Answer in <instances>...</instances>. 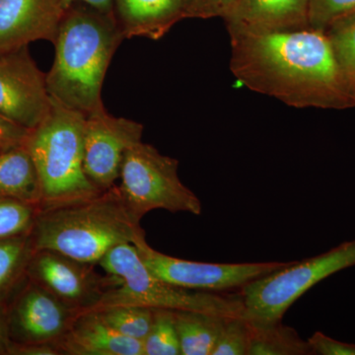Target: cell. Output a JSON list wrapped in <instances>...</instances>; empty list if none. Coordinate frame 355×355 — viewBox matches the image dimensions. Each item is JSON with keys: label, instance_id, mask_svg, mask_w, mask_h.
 I'll use <instances>...</instances> for the list:
<instances>
[{"label": "cell", "instance_id": "1", "mask_svg": "<svg viewBox=\"0 0 355 355\" xmlns=\"http://www.w3.org/2000/svg\"><path fill=\"white\" fill-rule=\"evenodd\" d=\"M229 36L231 71L250 90L294 108H354L326 32L307 27Z\"/></svg>", "mask_w": 355, "mask_h": 355}, {"label": "cell", "instance_id": "2", "mask_svg": "<svg viewBox=\"0 0 355 355\" xmlns=\"http://www.w3.org/2000/svg\"><path fill=\"white\" fill-rule=\"evenodd\" d=\"M125 39L112 14L81 2L70 6L53 43V65L46 73L51 97L85 116L105 109V76Z\"/></svg>", "mask_w": 355, "mask_h": 355}, {"label": "cell", "instance_id": "3", "mask_svg": "<svg viewBox=\"0 0 355 355\" xmlns=\"http://www.w3.org/2000/svg\"><path fill=\"white\" fill-rule=\"evenodd\" d=\"M35 250L83 263H99L119 245L146 239V231L116 184L92 197L40 210L31 233Z\"/></svg>", "mask_w": 355, "mask_h": 355}, {"label": "cell", "instance_id": "4", "mask_svg": "<svg viewBox=\"0 0 355 355\" xmlns=\"http://www.w3.org/2000/svg\"><path fill=\"white\" fill-rule=\"evenodd\" d=\"M85 119V114L51 98L49 114L28 133L25 146L38 171L42 209L101 191L91 183L84 170Z\"/></svg>", "mask_w": 355, "mask_h": 355}, {"label": "cell", "instance_id": "5", "mask_svg": "<svg viewBox=\"0 0 355 355\" xmlns=\"http://www.w3.org/2000/svg\"><path fill=\"white\" fill-rule=\"evenodd\" d=\"M107 275L119 279L92 310L111 306H139L150 309L196 311L222 317H244L239 295L189 291L159 279L144 265L135 245H119L98 263Z\"/></svg>", "mask_w": 355, "mask_h": 355}, {"label": "cell", "instance_id": "6", "mask_svg": "<svg viewBox=\"0 0 355 355\" xmlns=\"http://www.w3.org/2000/svg\"><path fill=\"white\" fill-rule=\"evenodd\" d=\"M179 161L163 155L150 144L128 149L121 166L120 188L125 202L139 220L154 209L202 214V202L178 174Z\"/></svg>", "mask_w": 355, "mask_h": 355}, {"label": "cell", "instance_id": "7", "mask_svg": "<svg viewBox=\"0 0 355 355\" xmlns=\"http://www.w3.org/2000/svg\"><path fill=\"white\" fill-rule=\"evenodd\" d=\"M354 266L355 239L304 261H292L243 287L244 317L261 323L282 321L287 310L313 286Z\"/></svg>", "mask_w": 355, "mask_h": 355}, {"label": "cell", "instance_id": "8", "mask_svg": "<svg viewBox=\"0 0 355 355\" xmlns=\"http://www.w3.org/2000/svg\"><path fill=\"white\" fill-rule=\"evenodd\" d=\"M144 265L159 279L189 291L222 292L243 288L286 268L291 263H216L183 260L168 256L149 246L146 239L135 243Z\"/></svg>", "mask_w": 355, "mask_h": 355}, {"label": "cell", "instance_id": "9", "mask_svg": "<svg viewBox=\"0 0 355 355\" xmlns=\"http://www.w3.org/2000/svg\"><path fill=\"white\" fill-rule=\"evenodd\" d=\"M94 266L51 250H39L33 254L26 275L65 304L85 312L120 282L110 275L102 277Z\"/></svg>", "mask_w": 355, "mask_h": 355}, {"label": "cell", "instance_id": "10", "mask_svg": "<svg viewBox=\"0 0 355 355\" xmlns=\"http://www.w3.org/2000/svg\"><path fill=\"white\" fill-rule=\"evenodd\" d=\"M51 107L46 73L33 60L28 46L0 53V114L31 130Z\"/></svg>", "mask_w": 355, "mask_h": 355}, {"label": "cell", "instance_id": "11", "mask_svg": "<svg viewBox=\"0 0 355 355\" xmlns=\"http://www.w3.org/2000/svg\"><path fill=\"white\" fill-rule=\"evenodd\" d=\"M7 311L13 343L51 345L69 330L83 313L27 277L7 301Z\"/></svg>", "mask_w": 355, "mask_h": 355}, {"label": "cell", "instance_id": "12", "mask_svg": "<svg viewBox=\"0 0 355 355\" xmlns=\"http://www.w3.org/2000/svg\"><path fill=\"white\" fill-rule=\"evenodd\" d=\"M144 125L112 116L106 109L86 116L84 170L91 183L104 191L116 184L128 149L142 141Z\"/></svg>", "mask_w": 355, "mask_h": 355}, {"label": "cell", "instance_id": "13", "mask_svg": "<svg viewBox=\"0 0 355 355\" xmlns=\"http://www.w3.org/2000/svg\"><path fill=\"white\" fill-rule=\"evenodd\" d=\"M65 11L62 0H0V53L40 40L55 43Z\"/></svg>", "mask_w": 355, "mask_h": 355}, {"label": "cell", "instance_id": "14", "mask_svg": "<svg viewBox=\"0 0 355 355\" xmlns=\"http://www.w3.org/2000/svg\"><path fill=\"white\" fill-rule=\"evenodd\" d=\"M310 0H237L224 18L229 35L303 29L309 25Z\"/></svg>", "mask_w": 355, "mask_h": 355}, {"label": "cell", "instance_id": "15", "mask_svg": "<svg viewBox=\"0 0 355 355\" xmlns=\"http://www.w3.org/2000/svg\"><path fill=\"white\" fill-rule=\"evenodd\" d=\"M58 354L144 355L142 342L119 334L95 311H85L53 343Z\"/></svg>", "mask_w": 355, "mask_h": 355}, {"label": "cell", "instance_id": "16", "mask_svg": "<svg viewBox=\"0 0 355 355\" xmlns=\"http://www.w3.org/2000/svg\"><path fill=\"white\" fill-rule=\"evenodd\" d=\"M189 0H114V16L125 39L157 41L187 18Z\"/></svg>", "mask_w": 355, "mask_h": 355}, {"label": "cell", "instance_id": "17", "mask_svg": "<svg viewBox=\"0 0 355 355\" xmlns=\"http://www.w3.org/2000/svg\"><path fill=\"white\" fill-rule=\"evenodd\" d=\"M0 200H15L42 209L41 183L24 144L0 151Z\"/></svg>", "mask_w": 355, "mask_h": 355}, {"label": "cell", "instance_id": "18", "mask_svg": "<svg viewBox=\"0 0 355 355\" xmlns=\"http://www.w3.org/2000/svg\"><path fill=\"white\" fill-rule=\"evenodd\" d=\"M182 355H211L228 317L196 311H174Z\"/></svg>", "mask_w": 355, "mask_h": 355}, {"label": "cell", "instance_id": "19", "mask_svg": "<svg viewBox=\"0 0 355 355\" xmlns=\"http://www.w3.org/2000/svg\"><path fill=\"white\" fill-rule=\"evenodd\" d=\"M248 320V319H247ZM249 322L248 355H312L308 342L282 321L273 323Z\"/></svg>", "mask_w": 355, "mask_h": 355}, {"label": "cell", "instance_id": "20", "mask_svg": "<svg viewBox=\"0 0 355 355\" xmlns=\"http://www.w3.org/2000/svg\"><path fill=\"white\" fill-rule=\"evenodd\" d=\"M35 252L31 234L0 240V303L7 302L24 282Z\"/></svg>", "mask_w": 355, "mask_h": 355}, {"label": "cell", "instance_id": "21", "mask_svg": "<svg viewBox=\"0 0 355 355\" xmlns=\"http://www.w3.org/2000/svg\"><path fill=\"white\" fill-rule=\"evenodd\" d=\"M324 32L355 100V11L335 21Z\"/></svg>", "mask_w": 355, "mask_h": 355}, {"label": "cell", "instance_id": "22", "mask_svg": "<svg viewBox=\"0 0 355 355\" xmlns=\"http://www.w3.org/2000/svg\"><path fill=\"white\" fill-rule=\"evenodd\" d=\"M121 335L142 340L153 327L155 309L139 306H111L93 310Z\"/></svg>", "mask_w": 355, "mask_h": 355}, {"label": "cell", "instance_id": "23", "mask_svg": "<svg viewBox=\"0 0 355 355\" xmlns=\"http://www.w3.org/2000/svg\"><path fill=\"white\" fill-rule=\"evenodd\" d=\"M144 355H180L174 311L155 309L150 331L142 340Z\"/></svg>", "mask_w": 355, "mask_h": 355}, {"label": "cell", "instance_id": "24", "mask_svg": "<svg viewBox=\"0 0 355 355\" xmlns=\"http://www.w3.org/2000/svg\"><path fill=\"white\" fill-rule=\"evenodd\" d=\"M41 207L15 200H0V240L30 234Z\"/></svg>", "mask_w": 355, "mask_h": 355}, {"label": "cell", "instance_id": "25", "mask_svg": "<svg viewBox=\"0 0 355 355\" xmlns=\"http://www.w3.org/2000/svg\"><path fill=\"white\" fill-rule=\"evenodd\" d=\"M249 338L246 318H228L211 355H248Z\"/></svg>", "mask_w": 355, "mask_h": 355}, {"label": "cell", "instance_id": "26", "mask_svg": "<svg viewBox=\"0 0 355 355\" xmlns=\"http://www.w3.org/2000/svg\"><path fill=\"white\" fill-rule=\"evenodd\" d=\"M354 11L355 0H310L309 25L324 32L335 21Z\"/></svg>", "mask_w": 355, "mask_h": 355}, {"label": "cell", "instance_id": "27", "mask_svg": "<svg viewBox=\"0 0 355 355\" xmlns=\"http://www.w3.org/2000/svg\"><path fill=\"white\" fill-rule=\"evenodd\" d=\"M237 0H189L187 18H225Z\"/></svg>", "mask_w": 355, "mask_h": 355}, {"label": "cell", "instance_id": "28", "mask_svg": "<svg viewBox=\"0 0 355 355\" xmlns=\"http://www.w3.org/2000/svg\"><path fill=\"white\" fill-rule=\"evenodd\" d=\"M312 354L316 355H355V343L336 340L324 335L321 331L313 334L307 340Z\"/></svg>", "mask_w": 355, "mask_h": 355}, {"label": "cell", "instance_id": "29", "mask_svg": "<svg viewBox=\"0 0 355 355\" xmlns=\"http://www.w3.org/2000/svg\"><path fill=\"white\" fill-rule=\"evenodd\" d=\"M29 130L19 127L0 114V142L6 147L24 144Z\"/></svg>", "mask_w": 355, "mask_h": 355}, {"label": "cell", "instance_id": "30", "mask_svg": "<svg viewBox=\"0 0 355 355\" xmlns=\"http://www.w3.org/2000/svg\"><path fill=\"white\" fill-rule=\"evenodd\" d=\"M8 355H58L51 343H17L11 342Z\"/></svg>", "mask_w": 355, "mask_h": 355}, {"label": "cell", "instance_id": "31", "mask_svg": "<svg viewBox=\"0 0 355 355\" xmlns=\"http://www.w3.org/2000/svg\"><path fill=\"white\" fill-rule=\"evenodd\" d=\"M11 342L7 302L0 303V355H8Z\"/></svg>", "mask_w": 355, "mask_h": 355}, {"label": "cell", "instance_id": "32", "mask_svg": "<svg viewBox=\"0 0 355 355\" xmlns=\"http://www.w3.org/2000/svg\"><path fill=\"white\" fill-rule=\"evenodd\" d=\"M62 2L67 9L76 2H81V3L87 4L103 13L114 15V0H62Z\"/></svg>", "mask_w": 355, "mask_h": 355}, {"label": "cell", "instance_id": "33", "mask_svg": "<svg viewBox=\"0 0 355 355\" xmlns=\"http://www.w3.org/2000/svg\"><path fill=\"white\" fill-rule=\"evenodd\" d=\"M4 148H8V147L4 146L3 144H2L1 142H0V151H1L2 149H4Z\"/></svg>", "mask_w": 355, "mask_h": 355}]
</instances>
